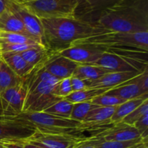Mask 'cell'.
Masks as SVG:
<instances>
[{
	"mask_svg": "<svg viewBox=\"0 0 148 148\" xmlns=\"http://www.w3.org/2000/svg\"><path fill=\"white\" fill-rule=\"evenodd\" d=\"M43 29V45L51 53L70 47L75 42L111 32L96 22L82 19H40Z\"/></svg>",
	"mask_w": 148,
	"mask_h": 148,
	"instance_id": "6da1fadb",
	"label": "cell"
},
{
	"mask_svg": "<svg viewBox=\"0 0 148 148\" xmlns=\"http://www.w3.org/2000/svg\"><path fill=\"white\" fill-rule=\"evenodd\" d=\"M96 23L111 32H148V0H121L100 12Z\"/></svg>",
	"mask_w": 148,
	"mask_h": 148,
	"instance_id": "7a4b0ae2",
	"label": "cell"
},
{
	"mask_svg": "<svg viewBox=\"0 0 148 148\" xmlns=\"http://www.w3.org/2000/svg\"><path fill=\"white\" fill-rule=\"evenodd\" d=\"M37 66L23 77L27 89L23 112H41L62 99L52 94L53 87L60 81L43 67Z\"/></svg>",
	"mask_w": 148,
	"mask_h": 148,
	"instance_id": "3957f363",
	"label": "cell"
},
{
	"mask_svg": "<svg viewBox=\"0 0 148 148\" xmlns=\"http://www.w3.org/2000/svg\"><path fill=\"white\" fill-rule=\"evenodd\" d=\"M79 43L94 45L103 49L104 51L109 49H116L147 52L148 32L136 33L108 32L78 40L73 44Z\"/></svg>",
	"mask_w": 148,
	"mask_h": 148,
	"instance_id": "277c9868",
	"label": "cell"
},
{
	"mask_svg": "<svg viewBox=\"0 0 148 148\" xmlns=\"http://www.w3.org/2000/svg\"><path fill=\"white\" fill-rule=\"evenodd\" d=\"M21 4L39 19L77 17L75 0H34Z\"/></svg>",
	"mask_w": 148,
	"mask_h": 148,
	"instance_id": "5b68a950",
	"label": "cell"
},
{
	"mask_svg": "<svg viewBox=\"0 0 148 148\" xmlns=\"http://www.w3.org/2000/svg\"><path fill=\"white\" fill-rule=\"evenodd\" d=\"M36 130L32 123L19 116H0V140H27Z\"/></svg>",
	"mask_w": 148,
	"mask_h": 148,
	"instance_id": "8992f818",
	"label": "cell"
},
{
	"mask_svg": "<svg viewBox=\"0 0 148 148\" xmlns=\"http://www.w3.org/2000/svg\"><path fill=\"white\" fill-rule=\"evenodd\" d=\"M90 65L101 66L111 72H143L147 68V63L132 60L124 56L105 51L101 57Z\"/></svg>",
	"mask_w": 148,
	"mask_h": 148,
	"instance_id": "52a82bcc",
	"label": "cell"
},
{
	"mask_svg": "<svg viewBox=\"0 0 148 148\" xmlns=\"http://www.w3.org/2000/svg\"><path fill=\"white\" fill-rule=\"evenodd\" d=\"M19 116L30 121L37 129L47 128H73L79 126L81 121H75L71 119L63 118L41 112H22Z\"/></svg>",
	"mask_w": 148,
	"mask_h": 148,
	"instance_id": "ba28073f",
	"label": "cell"
},
{
	"mask_svg": "<svg viewBox=\"0 0 148 148\" xmlns=\"http://www.w3.org/2000/svg\"><path fill=\"white\" fill-rule=\"evenodd\" d=\"M27 89L24 80L19 85L6 90L0 94L4 116H17L23 112Z\"/></svg>",
	"mask_w": 148,
	"mask_h": 148,
	"instance_id": "9c48e42d",
	"label": "cell"
},
{
	"mask_svg": "<svg viewBox=\"0 0 148 148\" xmlns=\"http://www.w3.org/2000/svg\"><path fill=\"white\" fill-rule=\"evenodd\" d=\"M104 51L103 49L91 44H73L70 47L57 52L79 64H91L98 60Z\"/></svg>",
	"mask_w": 148,
	"mask_h": 148,
	"instance_id": "30bf717a",
	"label": "cell"
},
{
	"mask_svg": "<svg viewBox=\"0 0 148 148\" xmlns=\"http://www.w3.org/2000/svg\"><path fill=\"white\" fill-rule=\"evenodd\" d=\"M27 140L45 148H74L77 143L85 140L72 136L45 133L36 130Z\"/></svg>",
	"mask_w": 148,
	"mask_h": 148,
	"instance_id": "8fae6325",
	"label": "cell"
},
{
	"mask_svg": "<svg viewBox=\"0 0 148 148\" xmlns=\"http://www.w3.org/2000/svg\"><path fill=\"white\" fill-rule=\"evenodd\" d=\"M8 9L19 17L27 33L39 39L43 45V29L40 19L30 12L23 4H18L12 0L10 1Z\"/></svg>",
	"mask_w": 148,
	"mask_h": 148,
	"instance_id": "7c38bea8",
	"label": "cell"
},
{
	"mask_svg": "<svg viewBox=\"0 0 148 148\" xmlns=\"http://www.w3.org/2000/svg\"><path fill=\"white\" fill-rule=\"evenodd\" d=\"M79 64L56 53H52L43 65V69L59 79L69 78Z\"/></svg>",
	"mask_w": 148,
	"mask_h": 148,
	"instance_id": "4fadbf2b",
	"label": "cell"
},
{
	"mask_svg": "<svg viewBox=\"0 0 148 148\" xmlns=\"http://www.w3.org/2000/svg\"><path fill=\"white\" fill-rule=\"evenodd\" d=\"M96 137H101L104 141L127 142L140 138V134L134 126L121 122L101 132Z\"/></svg>",
	"mask_w": 148,
	"mask_h": 148,
	"instance_id": "5bb4252c",
	"label": "cell"
},
{
	"mask_svg": "<svg viewBox=\"0 0 148 148\" xmlns=\"http://www.w3.org/2000/svg\"><path fill=\"white\" fill-rule=\"evenodd\" d=\"M141 72H108L96 80L85 81L87 88H113L135 77Z\"/></svg>",
	"mask_w": 148,
	"mask_h": 148,
	"instance_id": "9a60e30c",
	"label": "cell"
},
{
	"mask_svg": "<svg viewBox=\"0 0 148 148\" xmlns=\"http://www.w3.org/2000/svg\"><path fill=\"white\" fill-rule=\"evenodd\" d=\"M0 31L23 34L31 38L35 39L40 44L43 46L42 42L39 39L30 36L27 33L21 20L10 9H7L6 11L0 14Z\"/></svg>",
	"mask_w": 148,
	"mask_h": 148,
	"instance_id": "2e32d148",
	"label": "cell"
},
{
	"mask_svg": "<svg viewBox=\"0 0 148 148\" xmlns=\"http://www.w3.org/2000/svg\"><path fill=\"white\" fill-rule=\"evenodd\" d=\"M0 57L9 66V67L20 78H23L30 74L34 66L27 63L20 53L8 52L0 54Z\"/></svg>",
	"mask_w": 148,
	"mask_h": 148,
	"instance_id": "e0dca14e",
	"label": "cell"
},
{
	"mask_svg": "<svg viewBox=\"0 0 148 148\" xmlns=\"http://www.w3.org/2000/svg\"><path fill=\"white\" fill-rule=\"evenodd\" d=\"M136 77L110 90L108 92H106V94L117 96L121 99L125 100L126 101L139 98V97L145 95L146 93L143 92V91L142 90L140 87L137 84V81H136Z\"/></svg>",
	"mask_w": 148,
	"mask_h": 148,
	"instance_id": "ac0fdd59",
	"label": "cell"
},
{
	"mask_svg": "<svg viewBox=\"0 0 148 148\" xmlns=\"http://www.w3.org/2000/svg\"><path fill=\"white\" fill-rule=\"evenodd\" d=\"M148 99V93L145 94L139 98L125 101L123 103L116 106L114 114L111 116L110 121L114 124L119 123L128 116L130 113L132 112L134 109L140 106L145 101Z\"/></svg>",
	"mask_w": 148,
	"mask_h": 148,
	"instance_id": "d6986e66",
	"label": "cell"
},
{
	"mask_svg": "<svg viewBox=\"0 0 148 148\" xmlns=\"http://www.w3.org/2000/svg\"><path fill=\"white\" fill-rule=\"evenodd\" d=\"M20 53L27 63L34 67L37 66H43L52 54V53H51L43 46L32 48L20 52Z\"/></svg>",
	"mask_w": 148,
	"mask_h": 148,
	"instance_id": "ffe728a7",
	"label": "cell"
},
{
	"mask_svg": "<svg viewBox=\"0 0 148 148\" xmlns=\"http://www.w3.org/2000/svg\"><path fill=\"white\" fill-rule=\"evenodd\" d=\"M110 71L101 67L90 64H79L74 71L72 76L87 82H92L99 79Z\"/></svg>",
	"mask_w": 148,
	"mask_h": 148,
	"instance_id": "44dd1931",
	"label": "cell"
},
{
	"mask_svg": "<svg viewBox=\"0 0 148 148\" xmlns=\"http://www.w3.org/2000/svg\"><path fill=\"white\" fill-rule=\"evenodd\" d=\"M23 78L17 76L0 57V94L21 83Z\"/></svg>",
	"mask_w": 148,
	"mask_h": 148,
	"instance_id": "7402d4cb",
	"label": "cell"
},
{
	"mask_svg": "<svg viewBox=\"0 0 148 148\" xmlns=\"http://www.w3.org/2000/svg\"><path fill=\"white\" fill-rule=\"evenodd\" d=\"M111 90V88H86L82 90L72 92L70 95L64 98V99L72 103L91 101L93 98L103 95Z\"/></svg>",
	"mask_w": 148,
	"mask_h": 148,
	"instance_id": "603a6c76",
	"label": "cell"
},
{
	"mask_svg": "<svg viewBox=\"0 0 148 148\" xmlns=\"http://www.w3.org/2000/svg\"><path fill=\"white\" fill-rule=\"evenodd\" d=\"M121 0H82L77 8H81L85 14L98 13L113 7Z\"/></svg>",
	"mask_w": 148,
	"mask_h": 148,
	"instance_id": "cb8c5ba5",
	"label": "cell"
},
{
	"mask_svg": "<svg viewBox=\"0 0 148 148\" xmlns=\"http://www.w3.org/2000/svg\"><path fill=\"white\" fill-rule=\"evenodd\" d=\"M116 106H98L91 110L83 122H103L110 121Z\"/></svg>",
	"mask_w": 148,
	"mask_h": 148,
	"instance_id": "d4e9b609",
	"label": "cell"
},
{
	"mask_svg": "<svg viewBox=\"0 0 148 148\" xmlns=\"http://www.w3.org/2000/svg\"><path fill=\"white\" fill-rule=\"evenodd\" d=\"M72 108H73V103L64 98H62L50 106L49 108L44 110L43 112L57 116L63 117V118L70 119Z\"/></svg>",
	"mask_w": 148,
	"mask_h": 148,
	"instance_id": "484cf974",
	"label": "cell"
},
{
	"mask_svg": "<svg viewBox=\"0 0 148 148\" xmlns=\"http://www.w3.org/2000/svg\"><path fill=\"white\" fill-rule=\"evenodd\" d=\"M98 106H99L93 104L91 101L73 103V108L71 113L70 119L75 121L83 122L88 113L92 109Z\"/></svg>",
	"mask_w": 148,
	"mask_h": 148,
	"instance_id": "4316f807",
	"label": "cell"
},
{
	"mask_svg": "<svg viewBox=\"0 0 148 148\" xmlns=\"http://www.w3.org/2000/svg\"><path fill=\"white\" fill-rule=\"evenodd\" d=\"M0 42L19 44H40L37 40L23 34L0 31ZM41 45V44H40Z\"/></svg>",
	"mask_w": 148,
	"mask_h": 148,
	"instance_id": "83f0119b",
	"label": "cell"
},
{
	"mask_svg": "<svg viewBox=\"0 0 148 148\" xmlns=\"http://www.w3.org/2000/svg\"><path fill=\"white\" fill-rule=\"evenodd\" d=\"M125 100L121 99L117 96L114 95H110L108 94H103L99 95L96 98H93L91 101V102L93 104H95L99 106H108V107H114L118 106L120 104L125 102Z\"/></svg>",
	"mask_w": 148,
	"mask_h": 148,
	"instance_id": "f1b7e54d",
	"label": "cell"
},
{
	"mask_svg": "<svg viewBox=\"0 0 148 148\" xmlns=\"http://www.w3.org/2000/svg\"><path fill=\"white\" fill-rule=\"evenodd\" d=\"M148 114V99L145 101L140 106L137 107L136 109L132 113H130L128 116L125 117L122 120V122L125 124H129V125L133 126L134 123L138 121L142 116H143L145 114Z\"/></svg>",
	"mask_w": 148,
	"mask_h": 148,
	"instance_id": "f546056e",
	"label": "cell"
},
{
	"mask_svg": "<svg viewBox=\"0 0 148 148\" xmlns=\"http://www.w3.org/2000/svg\"><path fill=\"white\" fill-rule=\"evenodd\" d=\"M42 46L40 44H19V43H10L0 42V54L3 53H8V52H15V53H20L27 49L37 47V46Z\"/></svg>",
	"mask_w": 148,
	"mask_h": 148,
	"instance_id": "4dcf8cb0",
	"label": "cell"
},
{
	"mask_svg": "<svg viewBox=\"0 0 148 148\" xmlns=\"http://www.w3.org/2000/svg\"><path fill=\"white\" fill-rule=\"evenodd\" d=\"M73 92L71 87L69 78L61 79L53 87L52 94L58 98H64Z\"/></svg>",
	"mask_w": 148,
	"mask_h": 148,
	"instance_id": "1f68e13d",
	"label": "cell"
},
{
	"mask_svg": "<svg viewBox=\"0 0 148 148\" xmlns=\"http://www.w3.org/2000/svg\"><path fill=\"white\" fill-rule=\"evenodd\" d=\"M143 141V138L127 142L119 141H104L102 140L95 146V148H130Z\"/></svg>",
	"mask_w": 148,
	"mask_h": 148,
	"instance_id": "d6a6232c",
	"label": "cell"
},
{
	"mask_svg": "<svg viewBox=\"0 0 148 148\" xmlns=\"http://www.w3.org/2000/svg\"><path fill=\"white\" fill-rule=\"evenodd\" d=\"M148 114L142 116L134 123V126L143 139L148 138Z\"/></svg>",
	"mask_w": 148,
	"mask_h": 148,
	"instance_id": "836d02e7",
	"label": "cell"
},
{
	"mask_svg": "<svg viewBox=\"0 0 148 148\" xmlns=\"http://www.w3.org/2000/svg\"><path fill=\"white\" fill-rule=\"evenodd\" d=\"M103 140L101 137H94L79 142L74 148H95V146Z\"/></svg>",
	"mask_w": 148,
	"mask_h": 148,
	"instance_id": "e575fe53",
	"label": "cell"
},
{
	"mask_svg": "<svg viewBox=\"0 0 148 148\" xmlns=\"http://www.w3.org/2000/svg\"><path fill=\"white\" fill-rule=\"evenodd\" d=\"M69 79H70L71 87H72L73 92L82 90L87 88L85 81H83L82 79H79V78L72 76V75L69 77Z\"/></svg>",
	"mask_w": 148,
	"mask_h": 148,
	"instance_id": "d590c367",
	"label": "cell"
},
{
	"mask_svg": "<svg viewBox=\"0 0 148 148\" xmlns=\"http://www.w3.org/2000/svg\"><path fill=\"white\" fill-rule=\"evenodd\" d=\"M25 141L20 140H2L3 148H24Z\"/></svg>",
	"mask_w": 148,
	"mask_h": 148,
	"instance_id": "8d00e7d4",
	"label": "cell"
},
{
	"mask_svg": "<svg viewBox=\"0 0 148 148\" xmlns=\"http://www.w3.org/2000/svg\"><path fill=\"white\" fill-rule=\"evenodd\" d=\"M10 0H0V14L8 9Z\"/></svg>",
	"mask_w": 148,
	"mask_h": 148,
	"instance_id": "74e56055",
	"label": "cell"
},
{
	"mask_svg": "<svg viewBox=\"0 0 148 148\" xmlns=\"http://www.w3.org/2000/svg\"><path fill=\"white\" fill-rule=\"evenodd\" d=\"M24 148H45L43 147H41L40 145H35L33 143H30L27 140H25L24 143Z\"/></svg>",
	"mask_w": 148,
	"mask_h": 148,
	"instance_id": "f35d334b",
	"label": "cell"
},
{
	"mask_svg": "<svg viewBox=\"0 0 148 148\" xmlns=\"http://www.w3.org/2000/svg\"><path fill=\"white\" fill-rule=\"evenodd\" d=\"M148 139V138H147ZM147 139H143V141L141 142V143H138V144L132 146V147H130V148H140V147H141L144 144H148V142H147Z\"/></svg>",
	"mask_w": 148,
	"mask_h": 148,
	"instance_id": "ab89813d",
	"label": "cell"
},
{
	"mask_svg": "<svg viewBox=\"0 0 148 148\" xmlns=\"http://www.w3.org/2000/svg\"><path fill=\"white\" fill-rule=\"evenodd\" d=\"M12 1H15V2L18 3V4H24V3L29 2V1H34V0H12Z\"/></svg>",
	"mask_w": 148,
	"mask_h": 148,
	"instance_id": "60d3db41",
	"label": "cell"
},
{
	"mask_svg": "<svg viewBox=\"0 0 148 148\" xmlns=\"http://www.w3.org/2000/svg\"><path fill=\"white\" fill-rule=\"evenodd\" d=\"M1 115H3V112H2V108H1V101H0V116Z\"/></svg>",
	"mask_w": 148,
	"mask_h": 148,
	"instance_id": "b9f144b4",
	"label": "cell"
},
{
	"mask_svg": "<svg viewBox=\"0 0 148 148\" xmlns=\"http://www.w3.org/2000/svg\"><path fill=\"white\" fill-rule=\"evenodd\" d=\"M140 148H148V146H147V144H144L143 145L141 146Z\"/></svg>",
	"mask_w": 148,
	"mask_h": 148,
	"instance_id": "7bdbcfd3",
	"label": "cell"
},
{
	"mask_svg": "<svg viewBox=\"0 0 148 148\" xmlns=\"http://www.w3.org/2000/svg\"><path fill=\"white\" fill-rule=\"evenodd\" d=\"M0 148H3V143H2V140H0Z\"/></svg>",
	"mask_w": 148,
	"mask_h": 148,
	"instance_id": "ee69618b",
	"label": "cell"
},
{
	"mask_svg": "<svg viewBox=\"0 0 148 148\" xmlns=\"http://www.w3.org/2000/svg\"><path fill=\"white\" fill-rule=\"evenodd\" d=\"M75 1H77V2H78V4H79V3H80L81 1H82V0H75Z\"/></svg>",
	"mask_w": 148,
	"mask_h": 148,
	"instance_id": "f6af8a7d",
	"label": "cell"
}]
</instances>
